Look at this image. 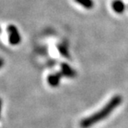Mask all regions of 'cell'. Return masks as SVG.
Returning a JSON list of instances; mask_svg holds the SVG:
<instances>
[{"label":"cell","mask_w":128,"mask_h":128,"mask_svg":"<svg viewBox=\"0 0 128 128\" xmlns=\"http://www.w3.org/2000/svg\"><path fill=\"white\" fill-rule=\"evenodd\" d=\"M122 102V97L120 95H116L111 98V100L103 107L102 109L97 112L96 113L82 119L80 122V126L81 128H89L93 125L97 124L105 118H107L112 112Z\"/></svg>","instance_id":"1"},{"label":"cell","mask_w":128,"mask_h":128,"mask_svg":"<svg viewBox=\"0 0 128 128\" xmlns=\"http://www.w3.org/2000/svg\"><path fill=\"white\" fill-rule=\"evenodd\" d=\"M8 33H9V43L13 46H17L21 42V36L18 32V28L14 25H9L7 28Z\"/></svg>","instance_id":"2"},{"label":"cell","mask_w":128,"mask_h":128,"mask_svg":"<svg viewBox=\"0 0 128 128\" xmlns=\"http://www.w3.org/2000/svg\"><path fill=\"white\" fill-rule=\"evenodd\" d=\"M62 73H57L50 74L48 77V83L51 87H58L59 85V83L62 78Z\"/></svg>","instance_id":"3"},{"label":"cell","mask_w":128,"mask_h":128,"mask_svg":"<svg viewBox=\"0 0 128 128\" xmlns=\"http://www.w3.org/2000/svg\"><path fill=\"white\" fill-rule=\"evenodd\" d=\"M61 70H62V74L66 76L68 78H74L76 76V72L75 70L70 66L69 64L66 63H62L61 65Z\"/></svg>","instance_id":"4"},{"label":"cell","mask_w":128,"mask_h":128,"mask_svg":"<svg viewBox=\"0 0 128 128\" xmlns=\"http://www.w3.org/2000/svg\"><path fill=\"white\" fill-rule=\"evenodd\" d=\"M111 8L114 10V12L116 13H122L125 11L126 6H125L124 2L121 0H115L111 4Z\"/></svg>","instance_id":"5"},{"label":"cell","mask_w":128,"mask_h":128,"mask_svg":"<svg viewBox=\"0 0 128 128\" xmlns=\"http://www.w3.org/2000/svg\"><path fill=\"white\" fill-rule=\"evenodd\" d=\"M75 1L87 9H91L94 6V2L92 0H75Z\"/></svg>","instance_id":"6"},{"label":"cell","mask_w":128,"mask_h":128,"mask_svg":"<svg viewBox=\"0 0 128 128\" xmlns=\"http://www.w3.org/2000/svg\"><path fill=\"white\" fill-rule=\"evenodd\" d=\"M58 50H59L60 54H61L62 56L66 57V58H69L70 56H69V53H68V50H67V47L66 46H64L62 44L58 45Z\"/></svg>","instance_id":"7"},{"label":"cell","mask_w":128,"mask_h":128,"mask_svg":"<svg viewBox=\"0 0 128 128\" xmlns=\"http://www.w3.org/2000/svg\"><path fill=\"white\" fill-rule=\"evenodd\" d=\"M4 60L3 58H0V68H2L4 66Z\"/></svg>","instance_id":"8"},{"label":"cell","mask_w":128,"mask_h":128,"mask_svg":"<svg viewBox=\"0 0 128 128\" xmlns=\"http://www.w3.org/2000/svg\"><path fill=\"white\" fill-rule=\"evenodd\" d=\"M1 109H2V100L0 99V114H1Z\"/></svg>","instance_id":"9"},{"label":"cell","mask_w":128,"mask_h":128,"mask_svg":"<svg viewBox=\"0 0 128 128\" xmlns=\"http://www.w3.org/2000/svg\"><path fill=\"white\" fill-rule=\"evenodd\" d=\"M0 31H1V29H0Z\"/></svg>","instance_id":"10"}]
</instances>
